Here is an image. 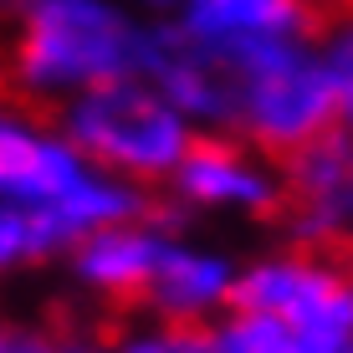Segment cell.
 Returning a JSON list of instances; mask_svg holds the SVG:
<instances>
[{
    "mask_svg": "<svg viewBox=\"0 0 353 353\" xmlns=\"http://www.w3.org/2000/svg\"><path fill=\"white\" fill-rule=\"evenodd\" d=\"M6 353H92V348L57 343V338H46V333H31V327L10 323V327H6Z\"/></svg>",
    "mask_w": 353,
    "mask_h": 353,
    "instance_id": "cell-7",
    "label": "cell"
},
{
    "mask_svg": "<svg viewBox=\"0 0 353 353\" xmlns=\"http://www.w3.org/2000/svg\"><path fill=\"white\" fill-rule=\"evenodd\" d=\"M149 6H154V10H164V6H179V0H149Z\"/></svg>",
    "mask_w": 353,
    "mask_h": 353,
    "instance_id": "cell-8",
    "label": "cell"
},
{
    "mask_svg": "<svg viewBox=\"0 0 353 353\" xmlns=\"http://www.w3.org/2000/svg\"><path fill=\"white\" fill-rule=\"evenodd\" d=\"M302 36L323 41L327 72H333V88H338V113H343V128L353 133V0H327V6L307 10Z\"/></svg>",
    "mask_w": 353,
    "mask_h": 353,
    "instance_id": "cell-6",
    "label": "cell"
},
{
    "mask_svg": "<svg viewBox=\"0 0 353 353\" xmlns=\"http://www.w3.org/2000/svg\"><path fill=\"white\" fill-rule=\"evenodd\" d=\"M0 251L6 266H46L77 251L92 230L118 225V221H185V205L169 190H149L97 169L62 128L10 113L0 128Z\"/></svg>",
    "mask_w": 353,
    "mask_h": 353,
    "instance_id": "cell-1",
    "label": "cell"
},
{
    "mask_svg": "<svg viewBox=\"0 0 353 353\" xmlns=\"http://www.w3.org/2000/svg\"><path fill=\"white\" fill-rule=\"evenodd\" d=\"M230 41V128L272 164L343 128L327 57L302 31L225 36Z\"/></svg>",
    "mask_w": 353,
    "mask_h": 353,
    "instance_id": "cell-3",
    "label": "cell"
},
{
    "mask_svg": "<svg viewBox=\"0 0 353 353\" xmlns=\"http://www.w3.org/2000/svg\"><path fill=\"white\" fill-rule=\"evenodd\" d=\"M169 194L185 210H236L272 225L282 210V169L236 133H205L185 149Z\"/></svg>",
    "mask_w": 353,
    "mask_h": 353,
    "instance_id": "cell-5",
    "label": "cell"
},
{
    "mask_svg": "<svg viewBox=\"0 0 353 353\" xmlns=\"http://www.w3.org/2000/svg\"><path fill=\"white\" fill-rule=\"evenodd\" d=\"M149 26L128 16L118 0H31L16 10V36L6 57L10 108H26L36 123H57L62 103L113 77L143 67Z\"/></svg>",
    "mask_w": 353,
    "mask_h": 353,
    "instance_id": "cell-2",
    "label": "cell"
},
{
    "mask_svg": "<svg viewBox=\"0 0 353 353\" xmlns=\"http://www.w3.org/2000/svg\"><path fill=\"white\" fill-rule=\"evenodd\" d=\"M57 128L97 169L133 179V185H149V190H169L185 149L194 143L190 113L169 92L154 88L143 72L77 92L72 103H62Z\"/></svg>",
    "mask_w": 353,
    "mask_h": 353,
    "instance_id": "cell-4",
    "label": "cell"
}]
</instances>
